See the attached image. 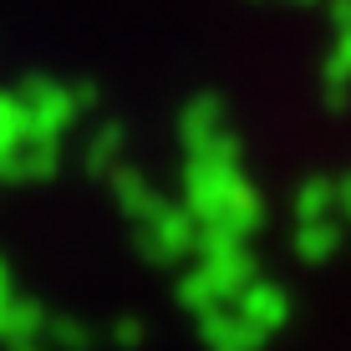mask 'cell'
<instances>
[{"mask_svg": "<svg viewBox=\"0 0 351 351\" xmlns=\"http://www.w3.org/2000/svg\"><path fill=\"white\" fill-rule=\"evenodd\" d=\"M184 209L204 229L250 239L265 219L260 189L245 178L239 158H189L184 163Z\"/></svg>", "mask_w": 351, "mask_h": 351, "instance_id": "cell-1", "label": "cell"}, {"mask_svg": "<svg viewBox=\"0 0 351 351\" xmlns=\"http://www.w3.org/2000/svg\"><path fill=\"white\" fill-rule=\"evenodd\" d=\"M199 234H204V224L193 219L184 204H163V209H153L138 224V250L158 265H178V260L199 255Z\"/></svg>", "mask_w": 351, "mask_h": 351, "instance_id": "cell-2", "label": "cell"}, {"mask_svg": "<svg viewBox=\"0 0 351 351\" xmlns=\"http://www.w3.org/2000/svg\"><path fill=\"white\" fill-rule=\"evenodd\" d=\"M21 97H26V107H31V132H41V138H62L92 107V87H62V82H51V77H31L26 87H21Z\"/></svg>", "mask_w": 351, "mask_h": 351, "instance_id": "cell-3", "label": "cell"}, {"mask_svg": "<svg viewBox=\"0 0 351 351\" xmlns=\"http://www.w3.org/2000/svg\"><path fill=\"white\" fill-rule=\"evenodd\" d=\"M234 311L255 326L260 336H270V331H280V326L290 321V295L275 280H260V275H255V280L234 295Z\"/></svg>", "mask_w": 351, "mask_h": 351, "instance_id": "cell-4", "label": "cell"}, {"mask_svg": "<svg viewBox=\"0 0 351 351\" xmlns=\"http://www.w3.org/2000/svg\"><path fill=\"white\" fill-rule=\"evenodd\" d=\"M193 321H199V336H204V346H209V351H260V341H265L255 326L234 311V300L204 311V316H193Z\"/></svg>", "mask_w": 351, "mask_h": 351, "instance_id": "cell-5", "label": "cell"}, {"mask_svg": "<svg viewBox=\"0 0 351 351\" xmlns=\"http://www.w3.org/2000/svg\"><path fill=\"white\" fill-rule=\"evenodd\" d=\"M178 138H184V153L189 158H199V153H209L214 143L229 138L224 128V107L214 102V97H199V102L184 107V117H178Z\"/></svg>", "mask_w": 351, "mask_h": 351, "instance_id": "cell-6", "label": "cell"}, {"mask_svg": "<svg viewBox=\"0 0 351 351\" xmlns=\"http://www.w3.org/2000/svg\"><path fill=\"white\" fill-rule=\"evenodd\" d=\"M56 168H62V138H41V132H31V138L16 148V158L5 163V173H0V178L36 184V178H51Z\"/></svg>", "mask_w": 351, "mask_h": 351, "instance_id": "cell-7", "label": "cell"}, {"mask_svg": "<svg viewBox=\"0 0 351 351\" xmlns=\"http://www.w3.org/2000/svg\"><path fill=\"white\" fill-rule=\"evenodd\" d=\"M107 184H112V204H117V209L128 214L132 224H143V219H148L153 209H163L158 189H153L148 178L138 173V168H128V163L117 168V173H107Z\"/></svg>", "mask_w": 351, "mask_h": 351, "instance_id": "cell-8", "label": "cell"}, {"mask_svg": "<svg viewBox=\"0 0 351 351\" xmlns=\"http://www.w3.org/2000/svg\"><path fill=\"white\" fill-rule=\"evenodd\" d=\"M341 250V224L336 219H295V255L306 265H326Z\"/></svg>", "mask_w": 351, "mask_h": 351, "instance_id": "cell-9", "label": "cell"}, {"mask_svg": "<svg viewBox=\"0 0 351 351\" xmlns=\"http://www.w3.org/2000/svg\"><path fill=\"white\" fill-rule=\"evenodd\" d=\"M31 138V107L21 92H0V173L16 158V148Z\"/></svg>", "mask_w": 351, "mask_h": 351, "instance_id": "cell-10", "label": "cell"}, {"mask_svg": "<svg viewBox=\"0 0 351 351\" xmlns=\"http://www.w3.org/2000/svg\"><path fill=\"white\" fill-rule=\"evenodd\" d=\"M36 336H46V311L36 306V300L16 295L5 306V316H0V341L16 346V341H36Z\"/></svg>", "mask_w": 351, "mask_h": 351, "instance_id": "cell-11", "label": "cell"}, {"mask_svg": "<svg viewBox=\"0 0 351 351\" xmlns=\"http://www.w3.org/2000/svg\"><path fill=\"white\" fill-rule=\"evenodd\" d=\"M123 148H128V132L117 128V123H102V128L92 132V143H87L82 158H87L92 173H117V168H123Z\"/></svg>", "mask_w": 351, "mask_h": 351, "instance_id": "cell-12", "label": "cell"}, {"mask_svg": "<svg viewBox=\"0 0 351 351\" xmlns=\"http://www.w3.org/2000/svg\"><path fill=\"white\" fill-rule=\"evenodd\" d=\"M295 219H336V178H306L300 184Z\"/></svg>", "mask_w": 351, "mask_h": 351, "instance_id": "cell-13", "label": "cell"}, {"mask_svg": "<svg viewBox=\"0 0 351 351\" xmlns=\"http://www.w3.org/2000/svg\"><path fill=\"white\" fill-rule=\"evenodd\" d=\"M46 336H51V346H62V351H87V346H92V331H87L77 316L46 321Z\"/></svg>", "mask_w": 351, "mask_h": 351, "instance_id": "cell-14", "label": "cell"}, {"mask_svg": "<svg viewBox=\"0 0 351 351\" xmlns=\"http://www.w3.org/2000/svg\"><path fill=\"white\" fill-rule=\"evenodd\" d=\"M112 341H117V346H138V341H143V321H138V316L112 321Z\"/></svg>", "mask_w": 351, "mask_h": 351, "instance_id": "cell-15", "label": "cell"}, {"mask_svg": "<svg viewBox=\"0 0 351 351\" xmlns=\"http://www.w3.org/2000/svg\"><path fill=\"white\" fill-rule=\"evenodd\" d=\"M336 219H351V173L336 178Z\"/></svg>", "mask_w": 351, "mask_h": 351, "instance_id": "cell-16", "label": "cell"}, {"mask_svg": "<svg viewBox=\"0 0 351 351\" xmlns=\"http://www.w3.org/2000/svg\"><path fill=\"white\" fill-rule=\"evenodd\" d=\"M331 66H341L346 77H351V31H341V41H336V56H331Z\"/></svg>", "mask_w": 351, "mask_h": 351, "instance_id": "cell-17", "label": "cell"}, {"mask_svg": "<svg viewBox=\"0 0 351 351\" xmlns=\"http://www.w3.org/2000/svg\"><path fill=\"white\" fill-rule=\"evenodd\" d=\"M10 300H16V290H10V270H5V260H0V316H5Z\"/></svg>", "mask_w": 351, "mask_h": 351, "instance_id": "cell-18", "label": "cell"}, {"mask_svg": "<svg viewBox=\"0 0 351 351\" xmlns=\"http://www.w3.org/2000/svg\"><path fill=\"white\" fill-rule=\"evenodd\" d=\"M10 351H46V346H41V336H36V341H16Z\"/></svg>", "mask_w": 351, "mask_h": 351, "instance_id": "cell-19", "label": "cell"}]
</instances>
